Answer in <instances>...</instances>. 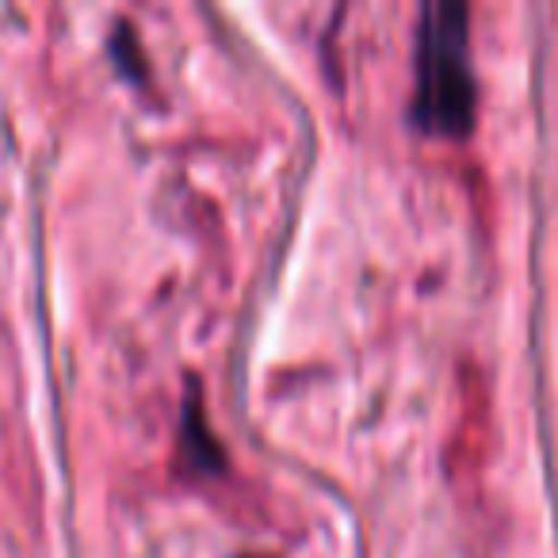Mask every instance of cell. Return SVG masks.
<instances>
[{"label": "cell", "instance_id": "obj_1", "mask_svg": "<svg viewBox=\"0 0 558 558\" xmlns=\"http://www.w3.org/2000/svg\"><path fill=\"white\" fill-rule=\"evenodd\" d=\"M417 126L440 138H463L474 119L471 32L463 4H428L417 50Z\"/></svg>", "mask_w": 558, "mask_h": 558}]
</instances>
